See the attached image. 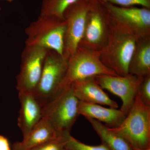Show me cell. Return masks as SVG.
Returning a JSON list of instances; mask_svg holds the SVG:
<instances>
[{"label": "cell", "instance_id": "1", "mask_svg": "<svg viewBox=\"0 0 150 150\" xmlns=\"http://www.w3.org/2000/svg\"><path fill=\"white\" fill-rule=\"evenodd\" d=\"M108 16L109 38L106 45L100 51V59L105 67L117 76H126L129 74V64L139 38Z\"/></svg>", "mask_w": 150, "mask_h": 150}, {"label": "cell", "instance_id": "2", "mask_svg": "<svg viewBox=\"0 0 150 150\" xmlns=\"http://www.w3.org/2000/svg\"><path fill=\"white\" fill-rule=\"evenodd\" d=\"M132 148H150V106L144 103L137 93L132 108L119 126L110 128Z\"/></svg>", "mask_w": 150, "mask_h": 150}, {"label": "cell", "instance_id": "3", "mask_svg": "<svg viewBox=\"0 0 150 150\" xmlns=\"http://www.w3.org/2000/svg\"><path fill=\"white\" fill-rule=\"evenodd\" d=\"M66 29L65 20L40 15L25 28V45L54 50L63 56Z\"/></svg>", "mask_w": 150, "mask_h": 150}, {"label": "cell", "instance_id": "4", "mask_svg": "<svg viewBox=\"0 0 150 150\" xmlns=\"http://www.w3.org/2000/svg\"><path fill=\"white\" fill-rule=\"evenodd\" d=\"M68 60L56 51L48 50L40 81L34 93L43 107L65 88Z\"/></svg>", "mask_w": 150, "mask_h": 150}, {"label": "cell", "instance_id": "5", "mask_svg": "<svg viewBox=\"0 0 150 150\" xmlns=\"http://www.w3.org/2000/svg\"><path fill=\"white\" fill-rule=\"evenodd\" d=\"M79 101L70 86L43 107V117L51 123L59 137L70 133L79 115Z\"/></svg>", "mask_w": 150, "mask_h": 150}, {"label": "cell", "instance_id": "6", "mask_svg": "<svg viewBox=\"0 0 150 150\" xmlns=\"http://www.w3.org/2000/svg\"><path fill=\"white\" fill-rule=\"evenodd\" d=\"M110 21L107 12L98 0H93L89 10L79 47L100 51L107 43Z\"/></svg>", "mask_w": 150, "mask_h": 150}, {"label": "cell", "instance_id": "7", "mask_svg": "<svg viewBox=\"0 0 150 150\" xmlns=\"http://www.w3.org/2000/svg\"><path fill=\"white\" fill-rule=\"evenodd\" d=\"M100 75L117 76L103 64L100 59V51L78 46L68 59L64 87L69 86L76 81Z\"/></svg>", "mask_w": 150, "mask_h": 150}, {"label": "cell", "instance_id": "8", "mask_svg": "<svg viewBox=\"0 0 150 150\" xmlns=\"http://www.w3.org/2000/svg\"><path fill=\"white\" fill-rule=\"evenodd\" d=\"M48 49L35 46H26L21 56L20 69L16 76L18 92L34 93L42 74Z\"/></svg>", "mask_w": 150, "mask_h": 150}, {"label": "cell", "instance_id": "9", "mask_svg": "<svg viewBox=\"0 0 150 150\" xmlns=\"http://www.w3.org/2000/svg\"><path fill=\"white\" fill-rule=\"evenodd\" d=\"M93 0H77L64 14L66 23L63 56L67 59L76 51L84 29L87 15Z\"/></svg>", "mask_w": 150, "mask_h": 150}, {"label": "cell", "instance_id": "10", "mask_svg": "<svg viewBox=\"0 0 150 150\" xmlns=\"http://www.w3.org/2000/svg\"><path fill=\"white\" fill-rule=\"evenodd\" d=\"M100 1L114 21L131 30L139 39L150 37L149 9L137 6H120Z\"/></svg>", "mask_w": 150, "mask_h": 150}, {"label": "cell", "instance_id": "11", "mask_svg": "<svg viewBox=\"0 0 150 150\" xmlns=\"http://www.w3.org/2000/svg\"><path fill=\"white\" fill-rule=\"evenodd\" d=\"M143 78L130 74L123 76L107 75L95 76L101 88L121 98L122 104L120 109L126 115L133 106Z\"/></svg>", "mask_w": 150, "mask_h": 150}, {"label": "cell", "instance_id": "12", "mask_svg": "<svg viewBox=\"0 0 150 150\" xmlns=\"http://www.w3.org/2000/svg\"><path fill=\"white\" fill-rule=\"evenodd\" d=\"M18 125L24 138L43 118V106L34 93L18 92Z\"/></svg>", "mask_w": 150, "mask_h": 150}, {"label": "cell", "instance_id": "13", "mask_svg": "<svg viewBox=\"0 0 150 150\" xmlns=\"http://www.w3.org/2000/svg\"><path fill=\"white\" fill-rule=\"evenodd\" d=\"M70 86L79 101L107 105L112 108H118L117 103L111 99L98 84L95 76L76 81Z\"/></svg>", "mask_w": 150, "mask_h": 150}, {"label": "cell", "instance_id": "14", "mask_svg": "<svg viewBox=\"0 0 150 150\" xmlns=\"http://www.w3.org/2000/svg\"><path fill=\"white\" fill-rule=\"evenodd\" d=\"M79 115L103 122L110 128H115L122 123L126 115L121 109L103 107L100 105L79 101Z\"/></svg>", "mask_w": 150, "mask_h": 150}, {"label": "cell", "instance_id": "15", "mask_svg": "<svg viewBox=\"0 0 150 150\" xmlns=\"http://www.w3.org/2000/svg\"><path fill=\"white\" fill-rule=\"evenodd\" d=\"M54 127L43 117L25 138L20 142H15L13 150H30L59 137Z\"/></svg>", "mask_w": 150, "mask_h": 150}, {"label": "cell", "instance_id": "16", "mask_svg": "<svg viewBox=\"0 0 150 150\" xmlns=\"http://www.w3.org/2000/svg\"><path fill=\"white\" fill-rule=\"evenodd\" d=\"M129 74L140 77L150 75V37L139 39L129 65Z\"/></svg>", "mask_w": 150, "mask_h": 150}, {"label": "cell", "instance_id": "17", "mask_svg": "<svg viewBox=\"0 0 150 150\" xmlns=\"http://www.w3.org/2000/svg\"><path fill=\"white\" fill-rule=\"evenodd\" d=\"M86 118L99 136L102 144L110 150H134L124 139L112 132L109 127L95 119Z\"/></svg>", "mask_w": 150, "mask_h": 150}, {"label": "cell", "instance_id": "18", "mask_svg": "<svg viewBox=\"0 0 150 150\" xmlns=\"http://www.w3.org/2000/svg\"><path fill=\"white\" fill-rule=\"evenodd\" d=\"M77 0H42L40 16L64 20V14L68 7Z\"/></svg>", "mask_w": 150, "mask_h": 150}, {"label": "cell", "instance_id": "19", "mask_svg": "<svg viewBox=\"0 0 150 150\" xmlns=\"http://www.w3.org/2000/svg\"><path fill=\"white\" fill-rule=\"evenodd\" d=\"M60 137L67 150H110L102 143L97 146L86 144L73 137L70 133L63 134Z\"/></svg>", "mask_w": 150, "mask_h": 150}, {"label": "cell", "instance_id": "20", "mask_svg": "<svg viewBox=\"0 0 150 150\" xmlns=\"http://www.w3.org/2000/svg\"><path fill=\"white\" fill-rule=\"evenodd\" d=\"M100 1L109 3L115 5L122 7L137 6L150 9V0H99Z\"/></svg>", "mask_w": 150, "mask_h": 150}, {"label": "cell", "instance_id": "21", "mask_svg": "<svg viewBox=\"0 0 150 150\" xmlns=\"http://www.w3.org/2000/svg\"><path fill=\"white\" fill-rule=\"evenodd\" d=\"M138 93L144 103L150 106V75L143 77Z\"/></svg>", "mask_w": 150, "mask_h": 150}, {"label": "cell", "instance_id": "22", "mask_svg": "<svg viewBox=\"0 0 150 150\" xmlns=\"http://www.w3.org/2000/svg\"><path fill=\"white\" fill-rule=\"evenodd\" d=\"M30 150H67L61 137L46 142Z\"/></svg>", "mask_w": 150, "mask_h": 150}, {"label": "cell", "instance_id": "23", "mask_svg": "<svg viewBox=\"0 0 150 150\" xmlns=\"http://www.w3.org/2000/svg\"><path fill=\"white\" fill-rule=\"evenodd\" d=\"M0 150H13L8 139L0 134Z\"/></svg>", "mask_w": 150, "mask_h": 150}, {"label": "cell", "instance_id": "24", "mask_svg": "<svg viewBox=\"0 0 150 150\" xmlns=\"http://www.w3.org/2000/svg\"><path fill=\"white\" fill-rule=\"evenodd\" d=\"M134 150H150V148H148V149H136V148H133Z\"/></svg>", "mask_w": 150, "mask_h": 150}, {"label": "cell", "instance_id": "25", "mask_svg": "<svg viewBox=\"0 0 150 150\" xmlns=\"http://www.w3.org/2000/svg\"><path fill=\"white\" fill-rule=\"evenodd\" d=\"M0 1H6L8 2L11 3L14 0H0Z\"/></svg>", "mask_w": 150, "mask_h": 150}, {"label": "cell", "instance_id": "26", "mask_svg": "<svg viewBox=\"0 0 150 150\" xmlns=\"http://www.w3.org/2000/svg\"><path fill=\"white\" fill-rule=\"evenodd\" d=\"M1 7H0V16H1Z\"/></svg>", "mask_w": 150, "mask_h": 150}]
</instances>
